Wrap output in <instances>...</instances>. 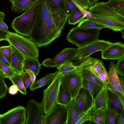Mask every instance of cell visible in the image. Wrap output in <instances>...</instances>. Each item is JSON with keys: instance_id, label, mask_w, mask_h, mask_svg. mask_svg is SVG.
<instances>
[{"instance_id": "cell-19", "label": "cell", "mask_w": 124, "mask_h": 124, "mask_svg": "<svg viewBox=\"0 0 124 124\" xmlns=\"http://www.w3.org/2000/svg\"><path fill=\"white\" fill-rule=\"evenodd\" d=\"M108 97L107 88L105 87L93 100V112L107 108Z\"/></svg>"}, {"instance_id": "cell-6", "label": "cell", "mask_w": 124, "mask_h": 124, "mask_svg": "<svg viewBox=\"0 0 124 124\" xmlns=\"http://www.w3.org/2000/svg\"><path fill=\"white\" fill-rule=\"evenodd\" d=\"M62 75L58 71L51 84L43 92L41 103L45 114L52 111L58 104L57 98L61 84Z\"/></svg>"}, {"instance_id": "cell-2", "label": "cell", "mask_w": 124, "mask_h": 124, "mask_svg": "<svg viewBox=\"0 0 124 124\" xmlns=\"http://www.w3.org/2000/svg\"><path fill=\"white\" fill-rule=\"evenodd\" d=\"M88 11L93 17L89 20L116 32L124 30V17L108 6L107 2H97Z\"/></svg>"}, {"instance_id": "cell-1", "label": "cell", "mask_w": 124, "mask_h": 124, "mask_svg": "<svg viewBox=\"0 0 124 124\" xmlns=\"http://www.w3.org/2000/svg\"><path fill=\"white\" fill-rule=\"evenodd\" d=\"M68 17L65 10L51 8L43 29L34 42L38 47L47 46L60 36Z\"/></svg>"}, {"instance_id": "cell-55", "label": "cell", "mask_w": 124, "mask_h": 124, "mask_svg": "<svg viewBox=\"0 0 124 124\" xmlns=\"http://www.w3.org/2000/svg\"><path fill=\"white\" fill-rule=\"evenodd\" d=\"M121 32L122 34V36H123V37H122V38L123 39H124V30H122Z\"/></svg>"}, {"instance_id": "cell-9", "label": "cell", "mask_w": 124, "mask_h": 124, "mask_svg": "<svg viewBox=\"0 0 124 124\" xmlns=\"http://www.w3.org/2000/svg\"><path fill=\"white\" fill-rule=\"evenodd\" d=\"M112 43L108 40L98 39L86 46L78 48L73 61L81 62L83 59L94 52L104 50Z\"/></svg>"}, {"instance_id": "cell-25", "label": "cell", "mask_w": 124, "mask_h": 124, "mask_svg": "<svg viewBox=\"0 0 124 124\" xmlns=\"http://www.w3.org/2000/svg\"><path fill=\"white\" fill-rule=\"evenodd\" d=\"M72 99L70 93L61 83L60 86L57 98L58 104L66 106Z\"/></svg>"}, {"instance_id": "cell-15", "label": "cell", "mask_w": 124, "mask_h": 124, "mask_svg": "<svg viewBox=\"0 0 124 124\" xmlns=\"http://www.w3.org/2000/svg\"><path fill=\"white\" fill-rule=\"evenodd\" d=\"M101 53L102 59L118 60L124 57V45L120 42L112 43Z\"/></svg>"}, {"instance_id": "cell-40", "label": "cell", "mask_w": 124, "mask_h": 124, "mask_svg": "<svg viewBox=\"0 0 124 124\" xmlns=\"http://www.w3.org/2000/svg\"><path fill=\"white\" fill-rule=\"evenodd\" d=\"M104 65V63L101 61L99 60L91 67L90 69L92 72L97 77L100 73L103 66Z\"/></svg>"}, {"instance_id": "cell-56", "label": "cell", "mask_w": 124, "mask_h": 124, "mask_svg": "<svg viewBox=\"0 0 124 124\" xmlns=\"http://www.w3.org/2000/svg\"><path fill=\"white\" fill-rule=\"evenodd\" d=\"M16 0H8L12 4L14 1Z\"/></svg>"}, {"instance_id": "cell-10", "label": "cell", "mask_w": 124, "mask_h": 124, "mask_svg": "<svg viewBox=\"0 0 124 124\" xmlns=\"http://www.w3.org/2000/svg\"><path fill=\"white\" fill-rule=\"evenodd\" d=\"M25 110L27 116L25 124H41L42 116L45 114L41 103L31 100Z\"/></svg>"}, {"instance_id": "cell-49", "label": "cell", "mask_w": 124, "mask_h": 124, "mask_svg": "<svg viewBox=\"0 0 124 124\" xmlns=\"http://www.w3.org/2000/svg\"><path fill=\"white\" fill-rule=\"evenodd\" d=\"M117 96L124 106V95L121 93L116 91H113Z\"/></svg>"}, {"instance_id": "cell-50", "label": "cell", "mask_w": 124, "mask_h": 124, "mask_svg": "<svg viewBox=\"0 0 124 124\" xmlns=\"http://www.w3.org/2000/svg\"><path fill=\"white\" fill-rule=\"evenodd\" d=\"M26 71L30 76L31 82L33 83L36 80V76L31 71L29 70H27Z\"/></svg>"}, {"instance_id": "cell-33", "label": "cell", "mask_w": 124, "mask_h": 124, "mask_svg": "<svg viewBox=\"0 0 124 124\" xmlns=\"http://www.w3.org/2000/svg\"><path fill=\"white\" fill-rule=\"evenodd\" d=\"M64 10L68 16L78 9L76 4L72 0H64Z\"/></svg>"}, {"instance_id": "cell-46", "label": "cell", "mask_w": 124, "mask_h": 124, "mask_svg": "<svg viewBox=\"0 0 124 124\" xmlns=\"http://www.w3.org/2000/svg\"><path fill=\"white\" fill-rule=\"evenodd\" d=\"M76 5L78 9L86 18L88 19L93 17L92 15L88 11L82 8L77 4Z\"/></svg>"}, {"instance_id": "cell-8", "label": "cell", "mask_w": 124, "mask_h": 124, "mask_svg": "<svg viewBox=\"0 0 124 124\" xmlns=\"http://www.w3.org/2000/svg\"><path fill=\"white\" fill-rule=\"evenodd\" d=\"M78 49L74 47L65 48L53 58H47L44 60L42 64L47 67H56L66 61L72 62Z\"/></svg>"}, {"instance_id": "cell-47", "label": "cell", "mask_w": 124, "mask_h": 124, "mask_svg": "<svg viewBox=\"0 0 124 124\" xmlns=\"http://www.w3.org/2000/svg\"><path fill=\"white\" fill-rule=\"evenodd\" d=\"M8 90L9 93L12 95L16 94L18 91L17 86L16 85L13 84L10 86L8 88Z\"/></svg>"}, {"instance_id": "cell-13", "label": "cell", "mask_w": 124, "mask_h": 124, "mask_svg": "<svg viewBox=\"0 0 124 124\" xmlns=\"http://www.w3.org/2000/svg\"><path fill=\"white\" fill-rule=\"evenodd\" d=\"M45 116L46 124H66L67 112L66 106L58 104L52 111Z\"/></svg>"}, {"instance_id": "cell-16", "label": "cell", "mask_w": 124, "mask_h": 124, "mask_svg": "<svg viewBox=\"0 0 124 124\" xmlns=\"http://www.w3.org/2000/svg\"><path fill=\"white\" fill-rule=\"evenodd\" d=\"M108 73V87L113 91L119 92L124 95L121 85L118 74L116 71L115 65L113 62L109 63Z\"/></svg>"}, {"instance_id": "cell-3", "label": "cell", "mask_w": 124, "mask_h": 124, "mask_svg": "<svg viewBox=\"0 0 124 124\" xmlns=\"http://www.w3.org/2000/svg\"><path fill=\"white\" fill-rule=\"evenodd\" d=\"M42 6L41 0H38L24 13L15 18L10 27L17 33L29 37L40 17Z\"/></svg>"}, {"instance_id": "cell-52", "label": "cell", "mask_w": 124, "mask_h": 124, "mask_svg": "<svg viewBox=\"0 0 124 124\" xmlns=\"http://www.w3.org/2000/svg\"><path fill=\"white\" fill-rule=\"evenodd\" d=\"M5 15L4 12L0 11V23L4 22Z\"/></svg>"}, {"instance_id": "cell-30", "label": "cell", "mask_w": 124, "mask_h": 124, "mask_svg": "<svg viewBox=\"0 0 124 124\" xmlns=\"http://www.w3.org/2000/svg\"><path fill=\"white\" fill-rule=\"evenodd\" d=\"M117 114L108 108L104 109L103 124H116V116Z\"/></svg>"}, {"instance_id": "cell-51", "label": "cell", "mask_w": 124, "mask_h": 124, "mask_svg": "<svg viewBox=\"0 0 124 124\" xmlns=\"http://www.w3.org/2000/svg\"><path fill=\"white\" fill-rule=\"evenodd\" d=\"M89 7H91L97 2L98 0H88Z\"/></svg>"}, {"instance_id": "cell-35", "label": "cell", "mask_w": 124, "mask_h": 124, "mask_svg": "<svg viewBox=\"0 0 124 124\" xmlns=\"http://www.w3.org/2000/svg\"><path fill=\"white\" fill-rule=\"evenodd\" d=\"M108 5L114 10L124 9V0H108Z\"/></svg>"}, {"instance_id": "cell-29", "label": "cell", "mask_w": 124, "mask_h": 124, "mask_svg": "<svg viewBox=\"0 0 124 124\" xmlns=\"http://www.w3.org/2000/svg\"><path fill=\"white\" fill-rule=\"evenodd\" d=\"M17 72L11 67L0 62V74L4 78H9L14 76Z\"/></svg>"}, {"instance_id": "cell-4", "label": "cell", "mask_w": 124, "mask_h": 124, "mask_svg": "<svg viewBox=\"0 0 124 124\" xmlns=\"http://www.w3.org/2000/svg\"><path fill=\"white\" fill-rule=\"evenodd\" d=\"M21 53L25 58H38L39 51L35 44L30 38L18 33L10 32L7 41Z\"/></svg>"}, {"instance_id": "cell-48", "label": "cell", "mask_w": 124, "mask_h": 124, "mask_svg": "<svg viewBox=\"0 0 124 124\" xmlns=\"http://www.w3.org/2000/svg\"><path fill=\"white\" fill-rule=\"evenodd\" d=\"M0 62L8 66H11L10 64L5 57L0 49Z\"/></svg>"}, {"instance_id": "cell-24", "label": "cell", "mask_w": 124, "mask_h": 124, "mask_svg": "<svg viewBox=\"0 0 124 124\" xmlns=\"http://www.w3.org/2000/svg\"><path fill=\"white\" fill-rule=\"evenodd\" d=\"M58 71L57 70L54 73L47 74L42 78L35 80L29 86L30 90L33 91L49 84L52 81Z\"/></svg>"}, {"instance_id": "cell-26", "label": "cell", "mask_w": 124, "mask_h": 124, "mask_svg": "<svg viewBox=\"0 0 124 124\" xmlns=\"http://www.w3.org/2000/svg\"><path fill=\"white\" fill-rule=\"evenodd\" d=\"M77 26L82 29H97L101 30L106 28L104 26L92 21L87 18L82 20L79 23Z\"/></svg>"}, {"instance_id": "cell-54", "label": "cell", "mask_w": 124, "mask_h": 124, "mask_svg": "<svg viewBox=\"0 0 124 124\" xmlns=\"http://www.w3.org/2000/svg\"><path fill=\"white\" fill-rule=\"evenodd\" d=\"M46 119L45 116H42L41 120V124H46Z\"/></svg>"}, {"instance_id": "cell-23", "label": "cell", "mask_w": 124, "mask_h": 124, "mask_svg": "<svg viewBox=\"0 0 124 124\" xmlns=\"http://www.w3.org/2000/svg\"><path fill=\"white\" fill-rule=\"evenodd\" d=\"M82 87L89 92L93 100L104 87L96 83L85 79H82Z\"/></svg>"}, {"instance_id": "cell-20", "label": "cell", "mask_w": 124, "mask_h": 124, "mask_svg": "<svg viewBox=\"0 0 124 124\" xmlns=\"http://www.w3.org/2000/svg\"><path fill=\"white\" fill-rule=\"evenodd\" d=\"M67 112L66 124H74L78 116L82 114L78 107L75 98L72 99L66 105Z\"/></svg>"}, {"instance_id": "cell-27", "label": "cell", "mask_w": 124, "mask_h": 124, "mask_svg": "<svg viewBox=\"0 0 124 124\" xmlns=\"http://www.w3.org/2000/svg\"><path fill=\"white\" fill-rule=\"evenodd\" d=\"M85 18V16L78 9L69 15L67 20L69 24L75 25L80 22Z\"/></svg>"}, {"instance_id": "cell-18", "label": "cell", "mask_w": 124, "mask_h": 124, "mask_svg": "<svg viewBox=\"0 0 124 124\" xmlns=\"http://www.w3.org/2000/svg\"><path fill=\"white\" fill-rule=\"evenodd\" d=\"M10 45L12 51L11 63L10 66L16 72L21 73L23 71L25 57L16 49Z\"/></svg>"}, {"instance_id": "cell-12", "label": "cell", "mask_w": 124, "mask_h": 124, "mask_svg": "<svg viewBox=\"0 0 124 124\" xmlns=\"http://www.w3.org/2000/svg\"><path fill=\"white\" fill-rule=\"evenodd\" d=\"M42 8L41 15L36 23L32 32L29 38L34 42L43 29L51 12L47 0H41Z\"/></svg>"}, {"instance_id": "cell-43", "label": "cell", "mask_w": 124, "mask_h": 124, "mask_svg": "<svg viewBox=\"0 0 124 124\" xmlns=\"http://www.w3.org/2000/svg\"><path fill=\"white\" fill-rule=\"evenodd\" d=\"M115 66L118 74L123 77H124V57L118 60Z\"/></svg>"}, {"instance_id": "cell-11", "label": "cell", "mask_w": 124, "mask_h": 124, "mask_svg": "<svg viewBox=\"0 0 124 124\" xmlns=\"http://www.w3.org/2000/svg\"><path fill=\"white\" fill-rule=\"evenodd\" d=\"M26 118L25 108L19 106L0 114L2 124H25Z\"/></svg>"}, {"instance_id": "cell-7", "label": "cell", "mask_w": 124, "mask_h": 124, "mask_svg": "<svg viewBox=\"0 0 124 124\" xmlns=\"http://www.w3.org/2000/svg\"><path fill=\"white\" fill-rule=\"evenodd\" d=\"M82 80L78 66L74 70L66 74L62 75L61 83L70 93L72 99L75 98L82 87Z\"/></svg>"}, {"instance_id": "cell-28", "label": "cell", "mask_w": 124, "mask_h": 124, "mask_svg": "<svg viewBox=\"0 0 124 124\" xmlns=\"http://www.w3.org/2000/svg\"><path fill=\"white\" fill-rule=\"evenodd\" d=\"M13 85H16L18 89V91L22 94L26 95L27 93L22 79L20 73L17 72L13 77L9 78Z\"/></svg>"}, {"instance_id": "cell-53", "label": "cell", "mask_w": 124, "mask_h": 124, "mask_svg": "<svg viewBox=\"0 0 124 124\" xmlns=\"http://www.w3.org/2000/svg\"><path fill=\"white\" fill-rule=\"evenodd\" d=\"M121 85L122 89L124 91V79L121 76L120 78Z\"/></svg>"}, {"instance_id": "cell-39", "label": "cell", "mask_w": 124, "mask_h": 124, "mask_svg": "<svg viewBox=\"0 0 124 124\" xmlns=\"http://www.w3.org/2000/svg\"><path fill=\"white\" fill-rule=\"evenodd\" d=\"M93 109V108L87 112L81 114L78 116L74 124H81L89 121Z\"/></svg>"}, {"instance_id": "cell-5", "label": "cell", "mask_w": 124, "mask_h": 124, "mask_svg": "<svg viewBox=\"0 0 124 124\" xmlns=\"http://www.w3.org/2000/svg\"><path fill=\"white\" fill-rule=\"evenodd\" d=\"M100 30L82 29L77 26L73 27L67 34L66 40L80 48L98 40Z\"/></svg>"}, {"instance_id": "cell-32", "label": "cell", "mask_w": 124, "mask_h": 124, "mask_svg": "<svg viewBox=\"0 0 124 124\" xmlns=\"http://www.w3.org/2000/svg\"><path fill=\"white\" fill-rule=\"evenodd\" d=\"M103 114L104 109L100 110L96 112L92 111L89 121L97 124H103Z\"/></svg>"}, {"instance_id": "cell-57", "label": "cell", "mask_w": 124, "mask_h": 124, "mask_svg": "<svg viewBox=\"0 0 124 124\" xmlns=\"http://www.w3.org/2000/svg\"><path fill=\"white\" fill-rule=\"evenodd\" d=\"M0 124H2L0 120Z\"/></svg>"}, {"instance_id": "cell-42", "label": "cell", "mask_w": 124, "mask_h": 124, "mask_svg": "<svg viewBox=\"0 0 124 124\" xmlns=\"http://www.w3.org/2000/svg\"><path fill=\"white\" fill-rule=\"evenodd\" d=\"M0 74V99L5 97L9 88Z\"/></svg>"}, {"instance_id": "cell-14", "label": "cell", "mask_w": 124, "mask_h": 124, "mask_svg": "<svg viewBox=\"0 0 124 124\" xmlns=\"http://www.w3.org/2000/svg\"><path fill=\"white\" fill-rule=\"evenodd\" d=\"M78 109L81 113L93 107V100L89 92L82 87L75 98Z\"/></svg>"}, {"instance_id": "cell-38", "label": "cell", "mask_w": 124, "mask_h": 124, "mask_svg": "<svg viewBox=\"0 0 124 124\" xmlns=\"http://www.w3.org/2000/svg\"><path fill=\"white\" fill-rule=\"evenodd\" d=\"M51 8L64 10V0H47Z\"/></svg>"}, {"instance_id": "cell-21", "label": "cell", "mask_w": 124, "mask_h": 124, "mask_svg": "<svg viewBox=\"0 0 124 124\" xmlns=\"http://www.w3.org/2000/svg\"><path fill=\"white\" fill-rule=\"evenodd\" d=\"M38 0H16L12 4V10L19 13L27 11L31 8Z\"/></svg>"}, {"instance_id": "cell-17", "label": "cell", "mask_w": 124, "mask_h": 124, "mask_svg": "<svg viewBox=\"0 0 124 124\" xmlns=\"http://www.w3.org/2000/svg\"><path fill=\"white\" fill-rule=\"evenodd\" d=\"M107 88V108L117 114L124 111V106L117 96L112 90L108 88Z\"/></svg>"}, {"instance_id": "cell-31", "label": "cell", "mask_w": 124, "mask_h": 124, "mask_svg": "<svg viewBox=\"0 0 124 124\" xmlns=\"http://www.w3.org/2000/svg\"><path fill=\"white\" fill-rule=\"evenodd\" d=\"M72 61H67L56 67L58 70L62 75L66 74L72 71L77 67Z\"/></svg>"}, {"instance_id": "cell-41", "label": "cell", "mask_w": 124, "mask_h": 124, "mask_svg": "<svg viewBox=\"0 0 124 124\" xmlns=\"http://www.w3.org/2000/svg\"><path fill=\"white\" fill-rule=\"evenodd\" d=\"M21 77L25 88L26 89L32 84L30 76L26 70L20 73Z\"/></svg>"}, {"instance_id": "cell-45", "label": "cell", "mask_w": 124, "mask_h": 124, "mask_svg": "<svg viewBox=\"0 0 124 124\" xmlns=\"http://www.w3.org/2000/svg\"><path fill=\"white\" fill-rule=\"evenodd\" d=\"M116 124H124V111L116 115Z\"/></svg>"}, {"instance_id": "cell-37", "label": "cell", "mask_w": 124, "mask_h": 124, "mask_svg": "<svg viewBox=\"0 0 124 124\" xmlns=\"http://www.w3.org/2000/svg\"><path fill=\"white\" fill-rule=\"evenodd\" d=\"M0 49L5 58L10 64L11 63L12 57L10 45L0 46Z\"/></svg>"}, {"instance_id": "cell-44", "label": "cell", "mask_w": 124, "mask_h": 124, "mask_svg": "<svg viewBox=\"0 0 124 124\" xmlns=\"http://www.w3.org/2000/svg\"><path fill=\"white\" fill-rule=\"evenodd\" d=\"M77 5L86 10L89 8L88 0H72Z\"/></svg>"}, {"instance_id": "cell-36", "label": "cell", "mask_w": 124, "mask_h": 124, "mask_svg": "<svg viewBox=\"0 0 124 124\" xmlns=\"http://www.w3.org/2000/svg\"><path fill=\"white\" fill-rule=\"evenodd\" d=\"M98 78L105 87H108V73L104 65L103 66Z\"/></svg>"}, {"instance_id": "cell-22", "label": "cell", "mask_w": 124, "mask_h": 124, "mask_svg": "<svg viewBox=\"0 0 124 124\" xmlns=\"http://www.w3.org/2000/svg\"><path fill=\"white\" fill-rule=\"evenodd\" d=\"M42 64L39 62L38 58H25L23 71L29 70L32 72L36 76L38 75L41 70Z\"/></svg>"}, {"instance_id": "cell-34", "label": "cell", "mask_w": 124, "mask_h": 124, "mask_svg": "<svg viewBox=\"0 0 124 124\" xmlns=\"http://www.w3.org/2000/svg\"><path fill=\"white\" fill-rule=\"evenodd\" d=\"M10 32L7 26L4 22L0 23V41H7Z\"/></svg>"}]
</instances>
